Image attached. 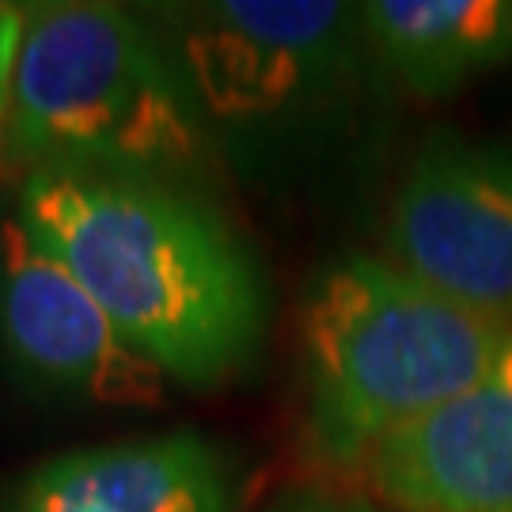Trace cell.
<instances>
[{"label":"cell","instance_id":"52a82bcc","mask_svg":"<svg viewBox=\"0 0 512 512\" xmlns=\"http://www.w3.org/2000/svg\"><path fill=\"white\" fill-rule=\"evenodd\" d=\"M361 463L399 512H512V338L478 384L395 429Z\"/></svg>","mask_w":512,"mask_h":512},{"label":"cell","instance_id":"8992f818","mask_svg":"<svg viewBox=\"0 0 512 512\" xmlns=\"http://www.w3.org/2000/svg\"><path fill=\"white\" fill-rule=\"evenodd\" d=\"M0 330L35 376L103 406H160L167 372L114 327L80 281L23 232L0 228Z\"/></svg>","mask_w":512,"mask_h":512},{"label":"cell","instance_id":"30bf717a","mask_svg":"<svg viewBox=\"0 0 512 512\" xmlns=\"http://www.w3.org/2000/svg\"><path fill=\"white\" fill-rule=\"evenodd\" d=\"M27 12L16 4H0V126L8 118V92H12V69H16L19 38H23Z\"/></svg>","mask_w":512,"mask_h":512},{"label":"cell","instance_id":"ba28073f","mask_svg":"<svg viewBox=\"0 0 512 512\" xmlns=\"http://www.w3.org/2000/svg\"><path fill=\"white\" fill-rule=\"evenodd\" d=\"M228 471L194 433L118 440L42 463L8 512H224Z\"/></svg>","mask_w":512,"mask_h":512},{"label":"cell","instance_id":"9c48e42d","mask_svg":"<svg viewBox=\"0 0 512 512\" xmlns=\"http://www.w3.org/2000/svg\"><path fill=\"white\" fill-rule=\"evenodd\" d=\"M365 46L414 95H448L512 57V0H372Z\"/></svg>","mask_w":512,"mask_h":512},{"label":"cell","instance_id":"5b68a950","mask_svg":"<svg viewBox=\"0 0 512 512\" xmlns=\"http://www.w3.org/2000/svg\"><path fill=\"white\" fill-rule=\"evenodd\" d=\"M395 266L512 327V148L433 137L391 198Z\"/></svg>","mask_w":512,"mask_h":512},{"label":"cell","instance_id":"7a4b0ae2","mask_svg":"<svg viewBox=\"0 0 512 512\" xmlns=\"http://www.w3.org/2000/svg\"><path fill=\"white\" fill-rule=\"evenodd\" d=\"M509 338V323L433 293L395 262L338 258L311 281L300 311L311 429L334 459H365L478 384Z\"/></svg>","mask_w":512,"mask_h":512},{"label":"cell","instance_id":"3957f363","mask_svg":"<svg viewBox=\"0 0 512 512\" xmlns=\"http://www.w3.org/2000/svg\"><path fill=\"white\" fill-rule=\"evenodd\" d=\"M4 129L42 167L190 164L202 129L141 23L110 4L27 8Z\"/></svg>","mask_w":512,"mask_h":512},{"label":"cell","instance_id":"6da1fadb","mask_svg":"<svg viewBox=\"0 0 512 512\" xmlns=\"http://www.w3.org/2000/svg\"><path fill=\"white\" fill-rule=\"evenodd\" d=\"M16 220L167 380L209 387L255 357L266 319L258 270L198 202L141 175L38 167Z\"/></svg>","mask_w":512,"mask_h":512},{"label":"cell","instance_id":"277c9868","mask_svg":"<svg viewBox=\"0 0 512 512\" xmlns=\"http://www.w3.org/2000/svg\"><path fill=\"white\" fill-rule=\"evenodd\" d=\"M175 23L186 95L228 126H274L330 103L365 38L361 8L330 0H220Z\"/></svg>","mask_w":512,"mask_h":512},{"label":"cell","instance_id":"7c38bea8","mask_svg":"<svg viewBox=\"0 0 512 512\" xmlns=\"http://www.w3.org/2000/svg\"><path fill=\"white\" fill-rule=\"evenodd\" d=\"M0 133H4V126H0Z\"/></svg>","mask_w":512,"mask_h":512},{"label":"cell","instance_id":"8fae6325","mask_svg":"<svg viewBox=\"0 0 512 512\" xmlns=\"http://www.w3.org/2000/svg\"><path fill=\"white\" fill-rule=\"evenodd\" d=\"M281 512H380L372 505H361V501H334V497H300L289 509Z\"/></svg>","mask_w":512,"mask_h":512}]
</instances>
